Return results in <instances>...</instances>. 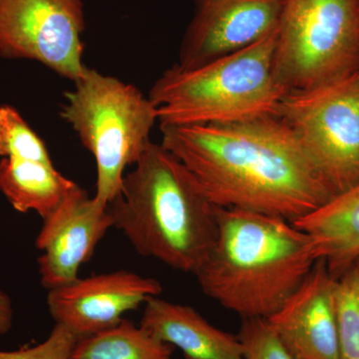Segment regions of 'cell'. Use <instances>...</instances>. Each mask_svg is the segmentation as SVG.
I'll list each match as a JSON object with an SVG mask.
<instances>
[{"instance_id": "8fae6325", "label": "cell", "mask_w": 359, "mask_h": 359, "mask_svg": "<svg viewBox=\"0 0 359 359\" xmlns=\"http://www.w3.org/2000/svg\"><path fill=\"white\" fill-rule=\"evenodd\" d=\"M113 219L108 205L78 186L50 216L36 238L41 250L39 259L40 282L48 290L78 278L82 264L93 256L96 245L106 235Z\"/></svg>"}, {"instance_id": "ac0fdd59", "label": "cell", "mask_w": 359, "mask_h": 359, "mask_svg": "<svg viewBox=\"0 0 359 359\" xmlns=\"http://www.w3.org/2000/svg\"><path fill=\"white\" fill-rule=\"evenodd\" d=\"M0 157L52 163L44 142L11 105L0 106Z\"/></svg>"}, {"instance_id": "d6986e66", "label": "cell", "mask_w": 359, "mask_h": 359, "mask_svg": "<svg viewBox=\"0 0 359 359\" xmlns=\"http://www.w3.org/2000/svg\"><path fill=\"white\" fill-rule=\"evenodd\" d=\"M238 337L245 359H297L264 318H243Z\"/></svg>"}, {"instance_id": "ba28073f", "label": "cell", "mask_w": 359, "mask_h": 359, "mask_svg": "<svg viewBox=\"0 0 359 359\" xmlns=\"http://www.w3.org/2000/svg\"><path fill=\"white\" fill-rule=\"evenodd\" d=\"M82 0H0V56L30 59L76 81L83 74Z\"/></svg>"}, {"instance_id": "44dd1931", "label": "cell", "mask_w": 359, "mask_h": 359, "mask_svg": "<svg viewBox=\"0 0 359 359\" xmlns=\"http://www.w3.org/2000/svg\"><path fill=\"white\" fill-rule=\"evenodd\" d=\"M14 311L9 295L0 287V334H6L13 325Z\"/></svg>"}, {"instance_id": "4fadbf2b", "label": "cell", "mask_w": 359, "mask_h": 359, "mask_svg": "<svg viewBox=\"0 0 359 359\" xmlns=\"http://www.w3.org/2000/svg\"><path fill=\"white\" fill-rule=\"evenodd\" d=\"M140 327L178 347L185 359H245L238 335L214 327L191 306L150 297Z\"/></svg>"}, {"instance_id": "30bf717a", "label": "cell", "mask_w": 359, "mask_h": 359, "mask_svg": "<svg viewBox=\"0 0 359 359\" xmlns=\"http://www.w3.org/2000/svg\"><path fill=\"white\" fill-rule=\"evenodd\" d=\"M285 1L195 0L177 65L191 69L257 43L278 29Z\"/></svg>"}, {"instance_id": "9c48e42d", "label": "cell", "mask_w": 359, "mask_h": 359, "mask_svg": "<svg viewBox=\"0 0 359 359\" xmlns=\"http://www.w3.org/2000/svg\"><path fill=\"white\" fill-rule=\"evenodd\" d=\"M160 282L127 271L92 276L48 290L47 306L55 325L84 339L119 325L128 311L162 292Z\"/></svg>"}, {"instance_id": "ffe728a7", "label": "cell", "mask_w": 359, "mask_h": 359, "mask_svg": "<svg viewBox=\"0 0 359 359\" xmlns=\"http://www.w3.org/2000/svg\"><path fill=\"white\" fill-rule=\"evenodd\" d=\"M76 335L60 325H55L51 334L41 344L22 347L18 351H0V359H72Z\"/></svg>"}, {"instance_id": "e0dca14e", "label": "cell", "mask_w": 359, "mask_h": 359, "mask_svg": "<svg viewBox=\"0 0 359 359\" xmlns=\"http://www.w3.org/2000/svg\"><path fill=\"white\" fill-rule=\"evenodd\" d=\"M340 359H359V259L335 283Z\"/></svg>"}, {"instance_id": "8992f818", "label": "cell", "mask_w": 359, "mask_h": 359, "mask_svg": "<svg viewBox=\"0 0 359 359\" xmlns=\"http://www.w3.org/2000/svg\"><path fill=\"white\" fill-rule=\"evenodd\" d=\"M359 72V0H287L273 53V75L287 93Z\"/></svg>"}, {"instance_id": "9a60e30c", "label": "cell", "mask_w": 359, "mask_h": 359, "mask_svg": "<svg viewBox=\"0 0 359 359\" xmlns=\"http://www.w3.org/2000/svg\"><path fill=\"white\" fill-rule=\"evenodd\" d=\"M77 187L52 163L14 157L0 161V191L18 212L34 211L46 219Z\"/></svg>"}, {"instance_id": "5bb4252c", "label": "cell", "mask_w": 359, "mask_h": 359, "mask_svg": "<svg viewBox=\"0 0 359 359\" xmlns=\"http://www.w3.org/2000/svg\"><path fill=\"white\" fill-rule=\"evenodd\" d=\"M292 224L313 237L318 257L339 278L359 259V185Z\"/></svg>"}, {"instance_id": "3957f363", "label": "cell", "mask_w": 359, "mask_h": 359, "mask_svg": "<svg viewBox=\"0 0 359 359\" xmlns=\"http://www.w3.org/2000/svg\"><path fill=\"white\" fill-rule=\"evenodd\" d=\"M108 211L135 250L195 275L218 233L217 205L162 144H149Z\"/></svg>"}, {"instance_id": "277c9868", "label": "cell", "mask_w": 359, "mask_h": 359, "mask_svg": "<svg viewBox=\"0 0 359 359\" xmlns=\"http://www.w3.org/2000/svg\"><path fill=\"white\" fill-rule=\"evenodd\" d=\"M276 30L198 67L174 65L165 71L149 94L160 126L231 124L276 116L287 94L273 75Z\"/></svg>"}, {"instance_id": "7a4b0ae2", "label": "cell", "mask_w": 359, "mask_h": 359, "mask_svg": "<svg viewBox=\"0 0 359 359\" xmlns=\"http://www.w3.org/2000/svg\"><path fill=\"white\" fill-rule=\"evenodd\" d=\"M218 233L196 271L210 299L242 318H269L311 273L318 257L311 235L280 217L217 207Z\"/></svg>"}, {"instance_id": "7402d4cb", "label": "cell", "mask_w": 359, "mask_h": 359, "mask_svg": "<svg viewBox=\"0 0 359 359\" xmlns=\"http://www.w3.org/2000/svg\"></svg>"}, {"instance_id": "5b68a950", "label": "cell", "mask_w": 359, "mask_h": 359, "mask_svg": "<svg viewBox=\"0 0 359 359\" xmlns=\"http://www.w3.org/2000/svg\"><path fill=\"white\" fill-rule=\"evenodd\" d=\"M61 116L76 132L97 165L95 199L108 205L121 191L125 168L145 152L157 107L133 85L85 67Z\"/></svg>"}, {"instance_id": "2e32d148", "label": "cell", "mask_w": 359, "mask_h": 359, "mask_svg": "<svg viewBox=\"0 0 359 359\" xmlns=\"http://www.w3.org/2000/svg\"><path fill=\"white\" fill-rule=\"evenodd\" d=\"M174 347L130 320L78 339L72 359H172Z\"/></svg>"}, {"instance_id": "7c38bea8", "label": "cell", "mask_w": 359, "mask_h": 359, "mask_svg": "<svg viewBox=\"0 0 359 359\" xmlns=\"http://www.w3.org/2000/svg\"><path fill=\"white\" fill-rule=\"evenodd\" d=\"M335 283L325 259H318L299 289L266 318L297 359H340Z\"/></svg>"}, {"instance_id": "52a82bcc", "label": "cell", "mask_w": 359, "mask_h": 359, "mask_svg": "<svg viewBox=\"0 0 359 359\" xmlns=\"http://www.w3.org/2000/svg\"><path fill=\"white\" fill-rule=\"evenodd\" d=\"M276 116L334 197L359 185V72L285 94Z\"/></svg>"}, {"instance_id": "6da1fadb", "label": "cell", "mask_w": 359, "mask_h": 359, "mask_svg": "<svg viewBox=\"0 0 359 359\" xmlns=\"http://www.w3.org/2000/svg\"><path fill=\"white\" fill-rule=\"evenodd\" d=\"M161 130L163 147L185 165L217 207L294 223L334 198L276 116Z\"/></svg>"}]
</instances>
